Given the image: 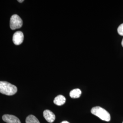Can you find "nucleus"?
<instances>
[{
	"mask_svg": "<svg viewBox=\"0 0 123 123\" xmlns=\"http://www.w3.org/2000/svg\"><path fill=\"white\" fill-rule=\"evenodd\" d=\"M26 123H40L38 119L33 115H30L26 117Z\"/></svg>",
	"mask_w": 123,
	"mask_h": 123,
	"instance_id": "nucleus-9",
	"label": "nucleus"
},
{
	"mask_svg": "<svg viewBox=\"0 0 123 123\" xmlns=\"http://www.w3.org/2000/svg\"><path fill=\"white\" fill-rule=\"evenodd\" d=\"M82 92L80 89L79 88H76L72 90L69 93L70 96L72 98H79L80 97L81 95Z\"/></svg>",
	"mask_w": 123,
	"mask_h": 123,
	"instance_id": "nucleus-8",
	"label": "nucleus"
},
{
	"mask_svg": "<svg viewBox=\"0 0 123 123\" xmlns=\"http://www.w3.org/2000/svg\"><path fill=\"white\" fill-rule=\"evenodd\" d=\"M117 31L120 35L123 36V23L119 25L117 29Z\"/></svg>",
	"mask_w": 123,
	"mask_h": 123,
	"instance_id": "nucleus-10",
	"label": "nucleus"
},
{
	"mask_svg": "<svg viewBox=\"0 0 123 123\" xmlns=\"http://www.w3.org/2000/svg\"><path fill=\"white\" fill-rule=\"evenodd\" d=\"M61 123H69L68 121H62V122Z\"/></svg>",
	"mask_w": 123,
	"mask_h": 123,
	"instance_id": "nucleus-11",
	"label": "nucleus"
},
{
	"mask_svg": "<svg viewBox=\"0 0 123 123\" xmlns=\"http://www.w3.org/2000/svg\"><path fill=\"white\" fill-rule=\"evenodd\" d=\"M91 112L92 114L104 121L109 122L110 120L111 117L110 113L105 109L99 106L93 107L91 110Z\"/></svg>",
	"mask_w": 123,
	"mask_h": 123,
	"instance_id": "nucleus-2",
	"label": "nucleus"
},
{
	"mask_svg": "<svg viewBox=\"0 0 123 123\" xmlns=\"http://www.w3.org/2000/svg\"><path fill=\"white\" fill-rule=\"evenodd\" d=\"M121 44H122V46H123V39L122 40V43H121Z\"/></svg>",
	"mask_w": 123,
	"mask_h": 123,
	"instance_id": "nucleus-13",
	"label": "nucleus"
},
{
	"mask_svg": "<svg viewBox=\"0 0 123 123\" xmlns=\"http://www.w3.org/2000/svg\"><path fill=\"white\" fill-rule=\"evenodd\" d=\"M22 20L17 14H14L10 19V27L12 30L21 28L22 26Z\"/></svg>",
	"mask_w": 123,
	"mask_h": 123,
	"instance_id": "nucleus-3",
	"label": "nucleus"
},
{
	"mask_svg": "<svg viewBox=\"0 0 123 123\" xmlns=\"http://www.w3.org/2000/svg\"><path fill=\"white\" fill-rule=\"evenodd\" d=\"M18 1L19 2H20V3H22V2H23L24 1V0H18Z\"/></svg>",
	"mask_w": 123,
	"mask_h": 123,
	"instance_id": "nucleus-12",
	"label": "nucleus"
},
{
	"mask_svg": "<svg viewBox=\"0 0 123 123\" xmlns=\"http://www.w3.org/2000/svg\"><path fill=\"white\" fill-rule=\"evenodd\" d=\"M53 102L57 105L61 106L66 102V98L63 95H59L54 98Z\"/></svg>",
	"mask_w": 123,
	"mask_h": 123,
	"instance_id": "nucleus-7",
	"label": "nucleus"
},
{
	"mask_svg": "<svg viewBox=\"0 0 123 123\" xmlns=\"http://www.w3.org/2000/svg\"></svg>",
	"mask_w": 123,
	"mask_h": 123,
	"instance_id": "nucleus-14",
	"label": "nucleus"
},
{
	"mask_svg": "<svg viewBox=\"0 0 123 123\" xmlns=\"http://www.w3.org/2000/svg\"><path fill=\"white\" fill-rule=\"evenodd\" d=\"M23 40L24 35L21 31H17L13 34L12 41L14 44L16 45H19L22 44Z\"/></svg>",
	"mask_w": 123,
	"mask_h": 123,
	"instance_id": "nucleus-4",
	"label": "nucleus"
},
{
	"mask_svg": "<svg viewBox=\"0 0 123 123\" xmlns=\"http://www.w3.org/2000/svg\"><path fill=\"white\" fill-rule=\"evenodd\" d=\"M43 114L45 119L49 123H53L56 118L55 114L50 110H44Z\"/></svg>",
	"mask_w": 123,
	"mask_h": 123,
	"instance_id": "nucleus-6",
	"label": "nucleus"
},
{
	"mask_svg": "<svg viewBox=\"0 0 123 123\" xmlns=\"http://www.w3.org/2000/svg\"><path fill=\"white\" fill-rule=\"evenodd\" d=\"M2 119L7 123H21L19 119L13 115L5 114L2 116Z\"/></svg>",
	"mask_w": 123,
	"mask_h": 123,
	"instance_id": "nucleus-5",
	"label": "nucleus"
},
{
	"mask_svg": "<svg viewBox=\"0 0 123 123\" xmlns=\"http://www.w3.org/2000/svg\"><path fill=\"white\" fill-rule=\"evenodd\" d=\"M17 87L5 81H0V92L6 95H13L17 92Z\"/></svg>",
	"mask_w": 123,
	"mask_h": 123,
	"instance_id": "nucleus-1",
	"label": "nucleus"
}]
</instances>
